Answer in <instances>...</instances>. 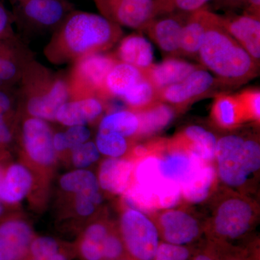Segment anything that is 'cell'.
<instances>
[{"label":"cell","instance_id":"30bf717a","mask_svg":"<svg viewBox=\"0 0 260 260\" xmlns=\"http://www.w3.org/2000/svg\"><path fill=\"white\" fill-rule=\"evenodd\" d=\"M53 135L47 121L31 116L23 119L21 139L24 150L31 161L40 167H50L55 162Z\"/></svg>","mask_w":260,"mask_h":260},{"label":"cell","instance_id":"e0dca14e","mask_svg":"<svg viewBox=\"0 0 260 260\" xmlns=\"http://www.w3.org/2000/svg\"><path fill=\"white\" fill-rule=\"evenodd\" d=\"M135 161L133 159L107 158L103 160L98 174L101 189L112 194H124L133 181Z\"/></svg>","mask_w":260,"mask_h":260},{"label":"cell","instance_id":"7c38bea8","mask_svg":"<svg viewBox=\"0 0 260 260\" xmlns=\"http://www.w3.org/2000/svg\"><path fill=\"white\" fill-rule=\"evenodd\" d=\"M215 82V78L209 72L199 68L180 83L158 90V100L182 107L209 92Z\"/></svg>","mask_w":260,"mask_h":260},{"label":"cell","instance_id":"6da1fadb","mask_svg":"<svg viewBox=\"0 0 260 260\" xmlns=\"http://www.w3.org/2000/svg\"><path fill=\"white\" fill-rule=\"evenodd\" d=\"M121 27L102 15L74 10L53 32L44 54L54 64L104 53L122 38Z\"/></svg>","mask_w":260,"mask_h":260},{"label":"cell","instance_id":"44dd1931","mask_svg":"<svg viewBox=\"0 0 260 260\" xmlns=\"http://www.w3.org/2000/svg\"><path fill=\"white\" fill-rule=\"evenodd\" d=\"M144 78L143 70L119 61L108 73L100 99L105 102L113 98H121Z\"/></svg>","mask_w":260,"mask_h":260},{"label":"cell","instance_id":"277c9868","mask_svg":"<svg viewBox=\"0 0 260 260\" xmlns=\"http://www.w3.org/2000/svg\"><path fill=\"white\" fill-rule=\"evenodd\" d=\"M215 159L217 174L223 184L241 187L259 170V143L239 135H226L217 140Z\"/></svg>","mask_w":260,"mask_h":260},{"label":"cell","instance_id":"f6af8a7d","mask_svg":"<svg viewBox=\"0 0 260 260\" xmlns=\"http://www.w3.org/2000/svg\"><path fill=\"white\" fill-rule=\"evenodd\" d=\"M53 145L56 153H63L68 151L64 132H59L53 135Z\"/></svg>","mask_w":260,"mask_h":260},{"label":"cell","instance_id":"4dcf8cb0","mask_svg":"<svg viewBox=\"0 0 260 260\" xmlns=\"http://www.w3.org/2000/svg\"><path fill=\"white\" fill-rule=\"evenodd\" d=\"M61 189L67 192L101 190L96 176L85 169H77L64 174L59 180Z\"/></svg>","mask_w":260,"mask_h":260},{"label":"cell","instance_id":"2e32d148","mask_svg":"<svg viewBox=\"0 0 260 260\" xmlns=\"http://www.w3.org/2000/svg\"><path fill=\"white\" fill-rule=\"evenodd\" d=\"M189 15L172 13L158 15L144 30L162 51L169 54H179L181 31Z\"/></svg>","mask_w":260,"mask_h":260},{"label":"cell","instance_id":"4316f807","mask_svg":"<svg viewBox=\"0 0 260 260\" xmlns=\"http://www.w3.org/2000/svg\"><path fill=\"white\" fill-rule=\"evenodd\" d=\"M17 112H18V94L11 87L0 85V150L13 141Z\"/></svg>","mask_w":260,"mask_h":260},{"label":"cell","instance_id":"f1b7e54d","mask_svg":"<svg viewBox=\"0 0 260 260\" xmlns=\"http://www.w3.org/2000/svg\"><path fill=\"white\" fill-rule=\"evenodd\" d=\"M139 127L138 114L129 109L116 111L107 114L101 121L99 129L114 132L129 139L138 136Z\"/></svg>","mask_w":260,"mask_h":260},{"label":"cell","instance_id":"ffe728a7","mask_svg":"<svg viewBox=\"0 0 260 260\" xmlns=\"http://www.w3.org/2000/svg\"><path fill=\"white\" fill-rule=\"evenodd\" d=\"M32 183L31 173L25 166L20 164L8 166L0 186V201L8 205L20 203L31 190Z\"/></svg>","mask_w":260,"mask_h":260},{"label":"cell","instance_id":"bcb514c9","mask_svg":"<svg viewBox=\"0 0 260 260\" xmlns=\"http://www.w3.org/2000/svg\"><path fill=\"white\" fill-rule=\"evenodd\" d=\"M28 260H70L69 256L65 253V251L61 250L53 255L47 257L39 258V259H28Z\"/></svg>","mask_w":260,"mask_h":260},{"label":"cell","instance_id":"d6a6232c","mask_svg":"<svg viewBox=\"0 0 260 260\" xmlns=\"http://www.w3.org/2000/svg\"><path fill=\"white\" fill-rule=\"evenodd\" d=\"M211 1L213 0H155V15L158 16L172 13L191 14L205 8Z\"/></svg>","mask_w":260,"mask_h":260},{"label":"cell","instance_id":"d6986e66","mask_svg":"<svg viewBox=\"0 0 260 260\" xmlns=\"http://www.w3.org/2000/svg\"><path fill=\"white\" fill-rule=\"evenodd\" d=\"M199 68L198 65L177 58H169L159 64H152L143 72L145 78L153 84L157 90H159L169 85L180 83Z\"/></svg>","mask_w":260,"mask_h":260},{"label":"cell","instance_id":"b9f144b4","mask_svg":"<svg viewBox=\"0 0 260 260\" xmlns=\"http://www.w3.org/2000/svg\"><path fill=\"white\" fill-rule=\"evenodd\" d=\"M218 8H244V13L259 17L260 0H213Z\"/></svg>","mask_w":260,"mask_h":260},{"label":"cell","instance_id":"9a60e30c","mask_svg":"<svg viewBox=\"0 0 260 260\" xmlns=\"http://www.w3.org/2000/svg\"><path fill=\"white\" fill-rule=\"evenodd\" d=\"M32 59L31 52L18 37L0 41V85L12 87L19 83Z\"/></svg>","mask_w":260,"mask_h":260},{"label":"cell","instance_id":"8992f818","mask_svg":"<svg viewBox=\"0 0 260 260\" xmlns=\"http://www.w3.org/2000/svg\"><path fill=\"white\" fill-rule=\"evenodd\" d=\"M12 6L14 23L25 34L54 32L75 10L69 0H21Z\"/></svg>","mask_w":260,"mask_h":260},{"label":"cell","instance_id":"ee69618b","mask_svg":"<svg viewBox=\"0 0 260 260\" xmlns=\"http://www.w3.org/2000/svg\"><path fill=\"white\" fill-rule=\"evenodd\" d=\"M220 247L218 243L207 240L205 245L198 248L192 260H219Z\"/></svg>","mask_w":260,"mask_h":260},{"label":"cell","instance_id":"681fc988","mask_svg":"<svg viewBox=\"0 0 260 260\" xmlns=\"http://www.w3.org/2000/svg\"><path fill=\"white\" fill-rule=\"evenodd\" d=\"M20 1H21V0H9L10 4L12 5H15V3H18Z\"/></svg>","mask_w":260,"mask_h":260},{"label":"cell","instance_id":"ac0fdd59","mask_svg":"<svg viewBox=\"0 0 260 260\" xmlns=\"http://www.w3.org/2000/svg\"><path fill=\"white\" fill-rule=\"evenodd\" d=\"M104 109V101L96 97L68 101L59 107L56 121L67 126H85L97 120Z\"/></svg>","mask_w":260,"mask_h":260},{"label":"cell","instance_id":"83f0119b","mask_svg":"<svg viewBox=\"0 0 260 260\" xmlns=\"http://www.w3.org/2000/svg\"><path fill=\"white\" fill-rule=\"evenodd\" d=\"M139 118L140 127L138 136L146 137L155 134L169 125L174 113L170 106L156 102L142 110L135 112Z\"/></svg>","mask_w":260,"mask_h":260},{"label":"cell","instance_id":"836d02e7","mask_svg":"<svg viewBox=\"0 0 260 260\" xmlns=\"http://www.w3.org/2000/svg\"><path fill=\"white\" fill-rule=\"evenodd\" d=\"M198 249L194 245H176L161 241L154 260H192Z\"/></svg>","mask_w":260,"mask_h":260},{"label":"cell","instance_id":"1f68e13d","mask_svg":"<svg viewBox=\"0 0 260 260\" xmlns=\"http://www.w3.org/2000/svg\"><path fill=\"white\" fill-rule=\"evenodd\" d=\"M95 145L102 155L108 158H121L129 149V141L118 133L99 129Z\"/></svg>","mask_w":260,"mask_h":260},{"label":"cell","instance_id":"f546056e","mask_svg":"<svg viewBox=\"0 0 260 260\" xmlns=\"http://www.w3.org/2000/svg\"><path fill=\"white\" fill-rule=\"evenodd\" d=\"M121 99L130 110L137 112L158 102V90L145 77L130 88Z\"/></svg>","mask_w":260,"mask_h":260},{"label":"cell","instance_id":"ab89813d","mask_svg":"<svg viewBox=\"0 0 260 260\" xmlns=\"http://www.w3.org/2000/svg\"><path fill=\"white\" fill-rule=\"evenodd\" d=\"M64 134L68 150L71 152L73 149L88 141L90 131L85 126H72L64 132Z\"/></svg>","mask_w":260,"mask_h":260},{"label":"cell","instance_id":"7402d4cb","mask_svg":"<svg viewBox=\"0 0 260 260\" xmlns=\"http://www.w3.org/2000/svg\"><path fill=\"white\" fill-rule=\"evenodd\" d=\"M114 56L118 61L145 70L153 64L152 44L143 36L133 34L123 38Z\"/></svg>","mask_w":260,"mask_h":260},{"label":"cell","instance_id":"ba28073f","mask_svg":"<svg viewBox=\"0 0 260 260\" xmlns=\"http://www.w3.org/2000/svg\"><path fill=\"white\" fill-rule=\"evenodd\" d=\"M118 61L114 54L104 53L85 56L75 61L67 78L68 101L100 99L108 73Z\"/></svg>","mask_w":260,"mask_h":260},{"label":"cell","instance_id":"4fadbf2b","mask_svg":"<svg viewBox=\"0 0 260 260\" xmlns=\"http://www.w3.org/2000/svg\"><path fill=\"white\" fill-rule=\"evenodd\" d=\"M34 237L25 220L9 218L0 222V260H28Z\"/></svg>","mask_w":260,"mask_h":260},{"label":"cell","instance_id":"5bb4252c","mask_svg":"<svg viewBox=\"0 0 260 260\" xmlns=\"http://www.w3.org/2000/svg\"><path fill=\"white\" fill-rule=\"evenodd\" d=\"M220 25L259 64L260 59L259 17L244 13L242 15L228 13L217 15Z\"/></svg>","mask_w":260,"mask_h":260},{"label":"cell","instance_id":"cb8c5ba5","mask_svg":"<svg viewBox=\"0 0 260 260\" xmlns=\"http://www.w3.org/2000/svg\"><path fill=\"white\" fill-rule=\"evenodd\" d=\"M210 10L204 8L188 15L181 31L180 53L198 56L209 21Z\"/></svg>","mask_w":260,"mask_h":260},{"label":"cell","instance_id":"7dc6e473","mask_svg":"<svg viewBox=\"0 0 260 260\" xmlns=\"http://www.w3.org/2000/svg\"><path fill=\"white\" fill-rule=\"evenodd\" d=\"M5 170H6V167L0 162V186L3 184V179H4Z\"/></svg>","mask_w":260,"mask_h":260},{"label":"cell","instance_id":"7bdbcfd3","mask_svg":"<svg viewBox=\"0 0 260 260\" xmlns=\"http://www.w3.org/2000/svg\"><path fill=\"white\" fill-rule=\"evenodd\" d=\"M13 24L14 18L13 13L8 11L0 1V41L17 37L13 30Z\"/></svg>","mask_w":260,"mask_h":260},{"label":"cell","instance_id":"e575fe53","mask_svg":"<svg viewBox=\"0 0 260 260\" xmlns=\"http://www.w3.org/2000/svg\"><path fill=\"white\" fill-rule=\"evenodd\" d=\"M100 155L95 143L92 141H87L71 151L72 162L77 169L90 167L99 160Z\"/></svg>","mask_w":260,"mask_h":260},{"label":"cell","instance_id":"d4e9b609","mask_svg":"<svg viewBox=\"0 0 260 260\" xmlns=\"http://www.w3.org/2000/svg\"><path fill=\"white\" fill-rule=\"evenodd\" d=\"M216 178V169L212 162H205L187 182L181 186V197L187 203H203L211 193Z\"/></svg>","mask_w":260,"mask_h":260},{"label":"cell","instance_id":"7a4b0ae2","mask_svg":"<svg viewBox=\"0 0 260 260\" xmlns=\"http://www.w3.org/2000/svg\"><path fill=\"white\" fill-rule=\"evenodd\" d=\"M198 56L204 68L230 86L246 83L257 73L258 63L220 25L217 14L211 11Z\"/></svg>","mask_w":260,"mask_h":260},{"label":"cell","instance_id":"5b68a950","mask_svg":"<svg viewBox=\"0 0 260 260\" xmlns=\"http://www.w3.org/2000/svg\"><path fill=\"white\" fill-rule=\"evenodd\" d=\"M256 212L243 197H229L218 205L211 225L207 230L208 240L229 244L245 237L251 230Z\"/></svg>","mask_w":260,"mask_h":260},{"label":"cell","instance_id":"3957f363","mask_svg":"<svg viewBox=\"0 0 260 260\" xmlns=\"http://www.w3.org/2000/svg\"><path fill=\"white\" fill-rule=\"evenodd\" d=\"M18 93V112L56 121L59 107L69 100L67 78L32 59L24 70Z\"/></svg>","mask_w":260,"mask_h":260},{"label":"cell","instance_id":"c3c4849f","mask_svg":"<svg viewBox=\"0 0 260 260\" xmlns=\"http://www.w3.org/2000/svg\"><path fill=\"white\" fill-rule=\"evenodd\" d=\"M3 213H4V207H3V203L0 201V217L2 216Z\"/></svg>","mask_w":260,"mask_h":260},{"label":"cell","instance_id":"74e56055","mask_svg":"<svg viewBox=\"0 0 260 260\" xmlns=\"http://www.w3.org/2000/svg\"><path fill=\"white\" fill-rule=\"evenodd\" d=\"M102 253L104 260H129L119 231H111L103 244Z\"/></svg>","mask_w":260,"mask_h":260},{"label":"cell","instance_id":"603a6c76","mask_svg":"<svg viewBox=\"0 0 260 260\" xmlns=\"http://www.w3.org/2000/svg\"><path fill=\"white\" fill-rule=\"evenodd\" d=\"M174 140L205 162L215 160L218 140L211 132L202 126H188Z\"/></svg>","mask_w":260,"mask_h":260},{"label":"cell","instance_id":"52a82bcc","mask_svg":"<svg viewBox=\"0 0 260 260\" xmlns=\"http://www.w3.org/2000/svg\"><path fill=\"white\" fill-rule=\"evenodd\" d=\"M119 233L129 260H154L161 239L156 223L148 215L126 208L121 213Z\"/></svg>","mask_w":260,"mask_h":260},{"label":"cell","instance_id":"60d3db41","mask_svg":"<svg viewBox=\"0 0 260 260\" xmlns=\"http://www.w3.org/2000/svg\"><path fill=\"white\" fill-rule=\"evenodd\" d=\"M219 260H259L257 254L252 251L235 247L232 244H219Z\"/></svg>","mask_w":260,"mask_h":260},{"label":"cell","instance_id":"484cf974","mask_svg":"<svg viewBox=\"0 0 260 260\" xmlns=\"http://www.w3.org/2000/svg\"><path fill=\"white\" fill-rule=\"evenodd\" d=\"M211 116L217 125L223 129H232L246 121L237 94L217 95L212 107Z\"/></svg>","mask_w":260,"mask_h":260},{"label":"cell","instance_id":"9c48e42d","mask_svg":"<svg viewBox=\"0 0 260 260\" xmlns=\"http://www.w3.org/2000/svg\"><path fill=\"white\" fill-rule=\"evenodd\" d=\"M101 14L119 26L145 30L155 16V0H93Z\"/></svg>","mask_w":260,"mask_h":260},{"label":"cell","instance_id":"8d00e7d4","mask_svg":"<svg viewBox=\"0 0 260 260\" xmlns=\"http://www.w3.org/2000/svg\"><path fill=\"white\" fill-rule=\"evenodd\" d=\"M100 190H88L75 194V208L82 217H88L94 213L97 207L102 203Z\"/></svg>","mask_w":260,"mask_h":260},{"label":"cell","instance_id":"8fae6325","mask_svg":"<svg viewBox=\"0 0 260 260\" xmlns=\"http://www.w3.org/2000/svg\"><path fill=\"white\" fill-rule=\"evenodd\" d=\"M155 223L161 241L176 245H194L203 233L200 222L182 210H164Z\"/></svg>","mask_w":260,"mask_h":260},{"label":"cell","instance_id":"f35d334b","mask_svg":"<svg viewBox=\"0 0 260 260\" xmlns=\"http://www.w3.org/2000/svg\"><path fill=\"white\" fill-rule=\"evenodd\" d=\"M61 250L60 244L54 238L34 237L29 249L28 259L47 257Z\"/></svg>","mask_w":260,"mask_h":260},{"label":"cell","instance_id":"d590c367","mask_svg":"<svg viewBox=\"0 0 260 260\" xmlns=\"http://www.w3.org/2000/svg\"><path fill=\"white\" fill-rule=\"evenodd\" d=\"M246 121L259 122L260 92L259 89H249L237 94Z\"/></svg>","mask_w":260,"mask_h":260}]
</instances>
